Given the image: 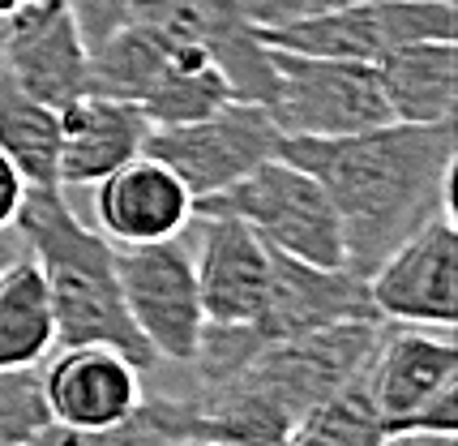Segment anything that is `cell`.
Masks as SVG:
<instances>
[{"label":"cell","mask_w":458,"mask_h":446,"mask_svg":"<svg viewBox=\"0 0 458 446\" xmlns=\"http://www.w3.org/2000/svg\"><path fill=\"white\" fill-rule=\"evenodd\" d=\"M172 446H206V442H172Z\"/></svg>","instance_id":"30"},{"label":"cell","mask_w":458,"mask_h":446,"mask_svg":"<svg viewBox=\"0 0 458 446\" xmlns=\"http://www.w3.org/2000/svg\"><path fill=\"white\" fill-rule=\"evenodd\" d=\"M163 64H167V47L150 30H141L138 21H124L99 47L86 52V95L141 107L150 86L159 81Z\"/></svg>","instance_id":"20"},{"label":"cell","mask_w":458,"mask_h":446,"mask_svg":"<svg viewBox=\"0 0 458 446\" xmlns=\"http://www.w3.org/2000/svg\"><path fill=\"white\" fill-rule=\"evenodd\" d=\"M21 202H26V181H21V172L13 167V159L0 150V236L13 232Z\"/></svg>","instance_id":"26"},{"label":"cell","mask_w":458,"mask_h":446,"mask_svg":"<svg viewBox=\"0 0 458 446\" xmlns=\"http://www.w3.org/2000/svg\"><path fill=\"white\" fill-rule=\"evenodd\" d=\"M193 215H232L249 223L266 249L300 258L309 266H347L343 258V227L330 193L318 176L287 159H266L244 181L227 184L223 193L198 198Z\"/></svg>","instance_id":"3"},{"label":"cell","mask_w":458,"mask_h":446,"mask_svg":"<svg viewBox=\"0 0 458 446\" xmlns=\"http://www.w3.org/2000/svg\"><path fill=\"white\" fill-rule=\"evenodd\" d=\"M279 124L261 103H223L219 112L176 129H150L146 155H155L176 172L184 189L198 198L223 193L227 184L244 181L253 167L279 155Z\"/></svg>","instance_id":"9"},{"label":"cell","mask_w":458,"mask_h":446,"mask_svg":"<svg viewBox=\"0 0 458 446\" xmlns=\"http://www.w3.org/2000/svg\"><path fill=\"white\" fill-rule=\"evenodd\" d=\"M26 0H0V18H9V13H18Z\"/></svg>","instance_id":"29"},{"label":"cell","mask_w":458,"mask_h":446,"mask_svg":"<svg viewBox=\"0 0 458 446\" xmlns=\"http://www.w3.org/2000/svg\"><path fill=\"white\" fill-rule=\"evenodd\" d=\"M279 159L304 167L330 193L343 258L360 279H369L420 223L454 215V121H390L352 138H283Z\"/></svg>","instance_id":"1"},{"label":"cell","mask_w":458,"mask_h":446,"mask_svg":"<svg viewBox=\"0 0 458 446\" xmlns=\"http://www.w3.org/2000/svg\"><path fill=\"white\" fill-rule=\"evenodd\" d=\"M275 69V95L266 103L283 138H352L390 124V107L373 64L330 61L266 47Z\"/></svg>","instance_id":"6"},{"label":"cell","mask_w":458,"mask_h":446,"mask_svg":"<svg viewBox=\"0 0 458 446\" xmlns=\"http://www.w3.org/2000/svg\"><path fill=\"white\" fill-rule=\"evenodd\" d=\"M279 446H386V429L369 399L364 373L343 386L339 395H330L321 407H313L300 425H292Z\"/></svg>","instance_id":"22"},{"label":"cell","mask_w":458,"mask_h":446,"mask_svg":"<svg viewBox=\"0 0 458 446\" xmlns=\"http://www.w3.org/2000/svg\"><path fill=\"white\" fill-rule=\"evenodd\" d=\"M13 227L21 236L18 244L39 262L47 279L56 347L103 344L124 352L141 373L155 369L159 356L146 347L120 296L116 249L73 215L64 189H26Z\"/></svg>","instance_id":"2"},{"label":"cell","mask_w":458,"mask_h":446,"mask_svg":"<svg viewBox=\"0 0 458 446\" xmlns=\"http://www.w3.org/2000/svg\"><path fill=\"white\" fill-rule=\"evenodd\" d=\"M377 86L386 95L390 121L399 124H441L454 121L458 52L454 39H424L394 47L373 64Z\"/></svg>","instance_id":"17"},{"label":"cell","mask_w":458,"mask_h":446,"mask_svg":"<svg viewBox=\"0 0 458 446\" xmlns=\"http://www.w3.org/2000/svg\"><path fill=\"white\" fill-rule=\"evenodd\" d=\"M352 318H377L369 301V284L360 275H352L347 266H309L270 249V284L253 322V335L261 344L300 339Z\"/></svg>","instance_id":"13"},{"label":"cell","mask_w":458,"mask_h":446,"mask_svg":"<svg viewBox=\"0 0 458 446\" xmlns=\"http://www.w3.org/2000/svg\"><path fill=\"white\" fill-rule=\"evenodd\" d=\"M13 253H18V241H9V236H0V266L9 262Z\"/></svg>","instance_id":"28"},{"label":"cell","mask_w":458,"mask_h":446,"mask_svg":"<svg viewBox=\"0 0 458 446\" xmlns=\"http://www.w3.org/2000/svg\"><path fill=\"white\" fill-rule=\"evenodd\" d=\"M39 378L47 416L81 433L124 421L141 399V369L124 352L103 344L60 347V356L39 369Z\"/></svg>","instance_id":"14"},{"label":"cell","mask_w":458,"mask_h":446,"mask_svg":"<svg viewBox=\"0 0 458 446\" xmlns=\"http://www.w3.org/2000/svg\"><path fill=\"white\" fill-rule=\"evenodd\" d=\"M0 69L56 112L86 95V43L64 0H26L0 18Z\"/></svg>","instance_id":"11"},{"label":"cell","mask_w":458,"mask_h":446,"mask_svg":"<svg viewBox=\"0 0 458 446\" xmlns=\"http://www.w3.org/2000/svg\"><path fill=\"white\" fill-rule=\"evenodd\" d=\"M129 4H133V0H64V9H69L73 26H78L86 52L99 47L112 30H120V26L129 21Z\"/></svg>","instance_id":"24"},{"label":"cell","mask_w":458,"mask_h":446,"mask_svg":"<svg viewBox=\"0 0 458 446\" xmlns=\"http://www.w3.org/2000/svg\"><path fill=\"white\" fill-rule=\"evenodd\" d=\"M95 215L116 249L159 244L180 236L193 219V193L155 155H138L95 184Z\"/></svg>","instance_id":"15"},{"label":"cell","mask_w":458,"mask_h":446,"mask_svg":"<svg viewBox=\"0 0 458 446\" xmlns=\"http://www.w3.org/2000/svg\"><path fill=\"white\" fill-rule=\"evenodd\" d=\"M369 399L386 438L399 433H458V344L454 330L386 322L364 369Z\"/></svg>","instance_id":"4"},{"label":"cell","mask_w":458,"mask_h":446,"mask_svg":"<svg viewBox=\"0 0 458 446\" xmlns=\"http://www.w3.org/2000/svg\"><path fill=\"white\" fill-rule=\"evenodd\" d=\"M369 301L381 322L437 326L454 330L458 322V232L454 215H433L416 232L390 249L381 266L364 279Z\"/></svg>","instance_id":"10"},{"label":"cell","mask_w":458,"mask_h":446,"mask_svg":"<svg viewBox=\"0 0 458 446\" xmlns=\"http://www.w3.org/2000/svg\"><path fill=\"white\" fill-rule=\"evenodd\" d=\"M129 21L167 52H198L219 69L240 103H270L275 69L258 35V0H133Z\"/></svg>","instance_id":"5"},{"label":"cell","mask_w":458,"mask_h":446,"mask_svg":"<svg viewBox=\"0 0 458 446\" xmlns=\"http://www.w3.org/2000/svg\"><path fill=\"white\" fill-rule=\"evenodd\" d=\"M116 279L124 309H129V318L138 326V335L146 339V347L159 361L193 365L206 318H201L189 232H180V236L159 244L116 249Z\"/></svg>","instance_id":"8"},{"label":"cell","mask_w":458,"mask_h":446,"mask_svg":"<svg viewBox=\"0 0 458 446\" xmlns=\"http://www.w3.org/2000/svg\"><path fill=\"white\" fill-rule=\"evenodd\" d=\"M150 121L138 103L81 95L60 112V189H95L129 159L146 155Z\"/></svg>","instance_id":"16"},{"label":"cell","mask_w":458,"mask_h":446,"mask_svg":"<svg viewBox=\"0 0 458 446\" xmlns=\"http://www.w3.org/2000/svg\"><path fill=\"white\" fill-rule=\"evenodd\" d=\"M56 347V318L39 262L18 244V253L0 266V373L35 369Z\"/></svg>","instance_id":"18"},{"label":"cell","mask_w":458,"mask_h":446,"mask_svg":"<svg viewBox=\"0 0 458 446\" xmlns=\"http://www.w3.org/2000/svg\"><path fill=\"white\" fill-rule=\"evenodd\" d=\"M43 378L35 369H4L0 373V446H26L47 425Z\"/></svg>","instance_id":"23"},{"label":"cell","mask_w":458,"mask_h":446,"mask_svg":"<svg viewBox=\"0 0 458 446\" xmlns=\"http://www.w3.org/2000/svg\"><path fill=\"white\" fill-rule=\"evenodd\" d=\"M343 4H364V0H258V26L309 18V13H326V9H343ZM445 4H454V0H445Z\"/></svg>","instance_id":"25"},{"label":"cell","mask_w":458,"mask_h":446,"mask_svg":"<svg viewBox=\"0 0 458 446\" xmlns=\"http://www.w3.org/2000/svg\"><path fill=\"white\" fill-rule=\"evenodd\" d=\"M386 446H454V438H445V433H399V438H386Z\"/></svg>","instance_id":"27"},{"label":"cell","mask_w":458,"mask_h":446,"mask_svg":"<svg viewBox=\"0 0 458 446\" xmlns=\"http://www.w3.org/2000/svg\"><path fill=\"white\" fill-rule=\"evenodd\" d=\"M201 318L210 326H253L270 284V249L249 223L232 215L189 219Z\"/></svg>","instance_id":"12"},{"label":"cell","mask_w":458,"mask_h":446,"mask_svg":"<svg viewBox=\"0 0 458 446\" xmlns=\"http://www.w3.org/2000/svg\"><path fill=\"white\" fill-rule=\"evenodd\" d=\"M266 47L330 56V61L377 64L394 47L424 39H454V4L445 0H364L309 18L258 26Z\"/></svg>","instance_id":"7"},{"label":"cell","mask_w":458,"mask_h":446,"mask_svg":"<svg viewBox=\"0 0 458 446\" xmlns=\"http://www.w3.org/2000/svg\"><path fill=\"white\" fill-rule=\"evenodd\" d=\"M0 150L13 159L26 189H60V112L26 95L0 69Z\"/></svg>","instance_id":"19"},{"label":"cell","mask_w":458,"mask_h":446,"mask_svg":"<svg viewBox=\"0 0 458 446\" xmlns=\"http://www.w3.org/2000/svg\"><path fill=\"white\" fill-rule=\"evenodd\" d=\"M232 86L215 64L198 52H167L159 81L150 86V95L141 99V116L150 129H176L193 124L210 112H219L223 103H232Z\"/></svg>","instance_id":"21"}]
</instances>
